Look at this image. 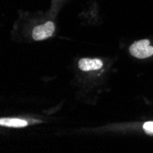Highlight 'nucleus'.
Wrapping results in <instances>:
<instances>
[{
    "instance_id": "nucleus-1",
    "label": "nucleus",
    "mask_w": 153,
    "mask_h": 153,
    "mask_svg": "<svg viewBox=\"0 0 153 153\" xmlns=\"http://www.w3.org/2000/svg\"><path fill=\"white\" fill-rule=\"evenodd\" d=\"M129 51L132 56L138 59H145L153 54V47L150 46L148 39H142L134 42L130 48Z\"/></svg>"
},
{
    "instance_id": "nucleus-2",
    "label": "nucleus",
    "mask_w": 153,
    "mask_h": 153,
    "mask_svg": "<svg viewBox=\"0 0 153 153\" xmlns=\"http://www.w3.org/2000/svg\"><path fill=\"white\" fill-rule=\"evenodd\" d=\"M54 30V24L51 21H47L43 25H39L34 27L32 31V37L35 40H42L52 36Z\"/></svg>"
},
{
    "instance_id": "nucleus-3",
    "label": "nucleus",
    "mask_w": 153,
    "mask_h": 153,
    "mask_svg": "<svg viewBox=\"0 0 153 153\" xmlns=\"http://www.w3.org/2000/svg\"><path fill=\"white\" fill-rule=\"evenodd\" d=\"M78 66L82 71L90 72L101 69L103 66V62L98 59H82L78 62Z\"/></svg>"
},
{
    "instance_id": "nucleus-4",
    "label": "nucleus",
    "mask_w": 153,
    "mask_h": 153,
    "mask_svg": "<svg viewBox=\"0 0 153 153\" xmlns=\"http://www.w3.org/2000/svg\"><path fill=\"white\" fill-rule=\"evenodd\" d=\"M0 125L8 128H24L27 126V122L19 118H1Z\"/></svg>"
},
{
    "instance_id": "nucleus-5",
    "label": "nucleus",
    "mask_w": 153,
    "mask_h": 153,
    "mask_svg": "<svg viewBox=\"0 0 153 153\" xmlns=\"http://www.w3.org/2000/svg\"><path fill=\"white\" fill-rule=\"evenodd\" d=\"M143 129L144 131L149 135H153V121L146 122L143 125Z\"/></svg>"
}]
</instances>
